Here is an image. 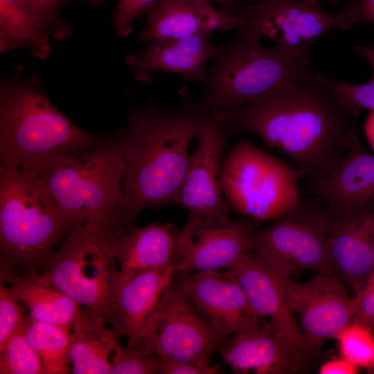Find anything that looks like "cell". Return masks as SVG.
I'll return each instance as SVG.
<instances>
[{
    "label": "cell",
    "instance_id": "obj_33",
    "mask_svg": "<svg viewBox=\"0 0 374 374\" xmlns=\"http://www.w3.org/2000/svg\"><path fill=\"white\" fill-rule=\"evenodd\" d=\"M163 0H118L112 17L114 32L119 37L128 36L134 22L148 15Z\"/></svg>",
    "mask_w": 374,
    "mask_h": 374
},
{
    "label": "cell",
    "instance_id": "obj_8",
    "mask_svg": "<svg viewBox=\"0 0 374 374\" xmlns=\"http://www.w3.org/2000/svg\"><path fill=\"white\" fill-rule=\"evenodd\" d=\"M300 177L295 168L241 139L222 164L220 182L231 210L256 221L274 222L301 199Z\"/></svg>",
    "mask_w": 374,
    "mask_h": 374
},
{
    "label": "cell",
    "instance_id": "obj_25",
    "mask_svg": "<svg viewBox=\"0 0 374 374\" xmlns=\"http://www.w3.org/2000/svg\"><path fill=\"white\" fill-rule=\"evenodd\" d=\"M0 282L33 319L72 329L80 307L43 274L24 276L0 272Z\"/></svg>",
    "mask_w": 374,
    "mask_h": 374
},
{
    "label": "cell",
    "instance_id": "obj_26",
    "mask_svg": "<svg viewBox=\"0 0 374 374\" xmlns=\"http://www.w3.org/2000/svg\"><path fill=\"white\" fill-rule=\"evenodd\" d=\"M27 48L39 60L51 53L49 36L26 0H0V53Z\"/></svg>",
    "mask_w": 374,
    "mask_h": 374
},
{
    "label": "cell",
    "instance_id": "obj_21",
    "mask_svg": "<svg viewBox=\"0 0 374 374\" xmlns=\"http://www.w3.org/2000/svg\"><path fill=\"white\" fill-rule=\"evenodd\" d=\"M212 33L175 40L154 41L136 54L127 55L126 66L139 82L148 83L152 75L170 72L190 82L203 84L206 64L218 55L221 45L212 42Z\"/></svg>",
    "mask_w": 374,
    "mask_h": 374
},
{
    "label": "cell",
    "instance_id": "obj_11",
    "mask_svg": "<svg viewBox=\"0 0 374 374\" xmlns=\"http://www.w3.org/2000/svg\"><path fill=\"white\" fill-rule=\"evenodd\" d=\"M223 340L173 283L136 347L166 360L211 365Z\"/></svg>",
    "mask_w": 374,
    "mask_h": 374
},
{
    "label": "cell",
    "instance_id": "obj_43",
    "mask_svg": "<svg viewBox=\"0 0 374 374\" xmlns=\"http://www.w3.org/2000/svg\"><path fill=\"white\" fill-rule=\"evenodd\" d=\"M107 0H88L89 4L92 6H99L104 3Z\"/></svg>",
    "mask_w": 374,
    "mask_h": 374
},
{
    "label": "cell",
    "instance_id": "obj_37",
    "mask_svg": "<svg viewBox=\"0 0 374 374\" xmlns=\"http://www.w3.org/2000/svg\"><path fill=\"white\" fill-rule=\"evenodd\" d=\"M220 367V364L201 365L163 359L161 374H216L219 373Z\"/></svg>",
    "mask_w": 374,
    "mask_h": 374
},
{
    "label": "cell",
    "instance_id": "obj_18",
    "mask_svg": "<svg viewBox=\"0 0 374 374\" xmlns=\"http://www.w3.org/2000/svg\"><path fill=\"white\" fill-rule=\"evenodd\" d=\"M233 271L253 312L281 338L304 351L310 349L292 311L278 276L251 250L228 268Z\"/></svg>",
    "mask_w": 374,
    "mask_h": 374
},
{
    "label": "cell",
    "instance_id": "obj_1",
    "mask_svg": "<svg viewBox=\"0 0 374 374\" xmlns=\"http://www.w3.org/2000/svg\"><path fill=\"white\" fill-rule=\"evenodd\" d=\"M217 114L229 134L249 133L280 150L310 184L361 144L354 116L318 79L314 68L250 103Z\"/></svg>",
    "mask_w": 374,
    "mask_h": 374
},
{
    "label": "cell",
    "instance_id": "obj_45",
    "mask_svg": "<svg viewBox=\"0 0 374 374\" xmlns=\"http://www.w3.org/2000/svg\"><path fill=\"white\" fill-rule=\"evenodd\" d=\"M371 206H373V208H374V204H373V205H372Z\"/></svg>",
    "mask_w": 374,
    "mask_h": 374
},
{
    "label": "cell",
    "instance_id": "obj_7",
    "mask_svg": "<svg viewBox=\"0 0 374 374\" xmlns=\"http://www.w3.org/2000/svg\"><path fill=\"white\" fill-rule=\"evenodd\" d=\"M133 226L119 222L82 224L64 238L40 274L80 307L108 323L112 292L120 272L116 241Z\"/></svg>",
    "mask_w": 374,
    "mask_h": 374
},
{
    "label": "cell",
    "instance_id": "obj_27",
    "mask_svg": "<svg viewBox=\"0 0 374 374\" xmlns=\"http://www.w3.org/2000/svg\"><path fill=\"white\" fill-rule=\"evenodd\" d=\"M71 329L36 321L27 315L24 332L28 341L39 355L44 374H67Z\"/></svg>",
    "mask_w": 374,
    "mask_h": 374
},
{
    "label": "cell",
    "instance_id": "obj_42",
    "mask_svg": "<svg viewBox=\"0 0 374 374\" xmlns=\"http://www.w3.org/2000/svg\"><path fill=\"white\" fill-rule=\"evenodd\" d=\"M265 1V0H250V3L251 2H254V1ZM317 1H324V2H326V3H328L330 4H332L333 6H339L340 4L342 3V1L343 0H316Z\"/></svg>",
    "mask_w": 374,
    "mask_h": 374
},
{
    "label": "cell",
    "instance_id": "obj_38",
    "mask_svg": "<svg viewBox=\"0 0 374 374\" xmlns=\"http://www.w3.org/2000/svg\"><path fill=\"white\" fill-rule=\"evenodd\" d=\"M356 366L343 357H335L321 365L320 374H355L358 373Z\"/></svg>",
    "mask_w": 374,
    "mask_h": 374
},
{
    "label": "cell",
    "instance_id": "obj_44",
    "mask_svg": "<svg viewBox=\"0 0 374 374\" xmlns=\"http://www.w3.org/2000/svg\"><path fill=\"white\" fill-rule=\"evenodd\" d=\"M372 327H374V320H373V324H372Z\"/></svg>",
    "mask_w": 374,
    "mask_h": 374
},
{
    "label": "cell",
    "instance_id": "obj_34",
    "mask_svg": "<svg viewBox=\"0 0 374 374\" xmlns=\"http://www.w3.org/2000/svg\"><path fill=\"white\" fill-rule=\"evenodd\" d=\"M9 293L6 286L0 282V347L24 323L25 308Z\"/></svg>",
    "mask_w": 374,
    "mask_h": 374
},
{
    "label": "cell",
    "instance_id": "obj_14",
    "mask_svg": "<svg viewBox=\"0 0 374 374\" xmlns=\"http://www.w3.org/2000/svg\"><path fill=\"white\" fill-rule=\"evenodd\" d=\"M229 133L217 114L202 124L198 145L190 154L179 204L190 215L208 218L229 217L231 208L223 196L221 159Z\"/></svg>",
    "mask_w": 374,
    "mask_h": 374
},
{
    "label": "cell",
    "instance_id": "obj_41",
    "mask_svg": "<svg viewBox=\"0 0 374 374\" xmlns=\"http://www.w3.org/2000/svg\"><path fill=\"white\" fill-rule=\"evenodd\" d=\"M364 132L371 147L374 150V111L370 112L365 121Z\"/></svg>",
    "mask_w": 374,
    "mask_h": 374
},
{
    "label": "cell",
    "instance_id": "obj_24",
    "mask_svg": "<svg viewBox=\"0 0 374 374\" xmlns=\"http://www.w3.org/2000/svg\"><path fill=\"white\" fill-rule=\"evenodd\" d=\"M100 316L81 307L71 330L69 357L75 374H109L122 337Z\"/></svg>",
    "mask_w": 374,
    "mask_h": 374
},
{
    "label": "cell",
    "instance_id": "obj_39",
    "mask_svg": "<svg viewBox=\"0 0 374 374\" xmlns=\"http://www.w3.org/2000/svg\"><path fill=\"white\" fill-rule=\"evenodd\" d=\"M353 50L369 63L373 71L372 78L374 79V46L371 44L364 45L359 44L354 46Z\"/></svg>",
    "mask_w": 374,
    "mask_h": 374
},
{
    "label": "cell",
    "instance_id": "obj_12",
    "mask_svg": "<svg viewBox=\"0 0 374 374\" xmlns=\"http://www.w3.org/2000/svg\"><path fill=\"white\" fill-rule=\"evenodd\" d=\"M278 278L305 341L314 352L334 339L357 312L359 295L350 296L330 270L320 271L306 282Z\"/></svg>",
    "mask_w": 374,
    "mask_h": 374
},
{
    "label": "cell",
    "instance_id": "obj_46",
    "mask_svg": "<svg viewBox=\"0 0 374 374\" xmlns=\"http://www.w3.org/2000/svg\"></svg>",
    "mask_w": 374,
    "mask_h": 374
},
{
    "label": "cell",
    "instance_id": "obj_16",
    "mask_svg": "<svg viewBox=\"0 0 374 374\" xmlns=\"http://www.w3.org/2000/svg\"><path fill=\"white\" fill-rule=\"evenodd\" d=\"M174 263L162 268L125 275L121 271L112 292L108 324L136 347L174 283Z\"/></svg>",
    "mask_w": 374,
    "mask_h": 374
},
{
    "label": "cell",
    "instance_id": "obj_15",
    "mask_svg": "<svg viewBox=\"0 0 374 374\" xmlns=\"http://www.w3.org/2000/svg\"><path fill=\"white\" fill-rule=\"evenodd\" d=\"M177 284L222 339L261 323L229 269L184 274Z\"/></svg>",
    "mask_w": 374,
    "mask_h": 374
},
{
    "label": "cell",
    "instance_id": "obj_9",
    "mask_svg": "<svg viewBox=\"0 0 374 374\" xmlns=\"http://www.w3.org/2000/svg\"><path fill=\"white\" fill-rule=\"evenodd\" d=\"M316 198L312 200L302 195L289 213L253 234L251 251L278 277H290L302 270H330L331 217Z\"/></svg>",
    "mask_w": 374,
    "mask_h": 374
},
{
    "label": "cell",
    "instance_id": "obj_5",
    "mask_svg": "<svg viewBox=\"0 0 374 374\" xmlns=\"http://www.w3.org/2000/svg\"><path fill=\"white\" fill-rule=\"evenodd\" d=\"M76 228L41 181L0 166V271L39 275L58 242Z\"/></svg>",
    "mask_w": 374,
    "mask_h": 374
},
{
    "label": "cell",
    "instance_id": "obj_20",
    "mask_svg": "<svg viewBox=\"0 0 374 374\" xmlns=\"http://www.w3.org/2000/svg\"><path fill=\"white\" fill-rule=\"evenodd\" d=\"M242 30L238 12L206 0H163L138 35L142 43L182 39L213 31Z\"/></svg>",
    "mask_w": 374,
    "mask_h": 374
},
{
    "label": "cell",
    "instance_id": "obj_10",
    "mask_svg": "<svg viewBox=\"0 0 374 374\" xmlns=\"http://www.w3.org/2000/svg\"><path fill=\"white\" fill-rule=\"evenodd\" d=\"M242 30L270 39L292 60L312 66V46L331 30H347L344 12H327L316 0H265L248 3L238 12Z\"/></svg>",
    "mask_w": 374,
    "mask_h": 374
},
{
    "label": "cell",
    "instance_id": "obj_4",
    "mask_svg": "<svg viewBox=\"0 0 374 374\" xmlns=\"http://www.w3.org/2000/svg\"><path fill=\"white\" fill-rule=\"evenodd\" d=\"M125 169L118 130L96 147L55 157L35 178L76 227L88 222H135L122 208Z\"/></svg>",
    "mask_w": 374,
    "mask_h": 374
},
{
    "label": "cell",
    "instance_id": "obj_22",
    "mask_svg": "<svg viewBox=\"0 0 374 374\" xmlns=\"http://www.w3.org/2000/svg\"><path fill=\"white\" fill-rule=\"evenodd\" d=\"M310 192L325 206L332 217L344 209L374 204V154L362 145L349 150L321 179L310 184Z\"/></svg>",
    "mask_w": 374,
    "mask_h": 374
},
{
    "label": "cell",
    "instance_id": "obj_2",
    "mask_svg": "<svg viewBox=\"0 0 374 374\" xmlns=\"http://www.w3.org/2000/svg\"><path fill=\"white\" fill-rule=\"evenodd\" d=\"M181 97V105L173 109L152 99L141 109L130 107L119 130L126 166L122 208L133 220L147 207L179 204L189 145L211 114L189 98L186 88Z\"/></svg>",
    "mask_w": 374,
    "mask_h": 374
},
{
    "label": "cell",
    "instance_id": "obj_13",
    "mask_svg": "<svg viewBox=\"0 0 374 374\" xmlns=\"http://www.w3.org/2000/svg\"><path fill=\"white\" fill-rule=\"evenodd\" d=\"M251 218H208L190 215L178 238L176 273L226 269L251 250Z\"/></svg>",
    "mask_w": 374,
    "mask_h": 374
},
{
    "label": "cell",
    "instance_id": "obj_23",
    "mask_svg": "<svg viewBox=\"0 0 374 374\" xmlns=\"http://www.w3.org/2000/svg\"><path fill=\"white\" fill-rule=\"evenodd\" d=\"M180 231L169 224L136 225L122 233L115 244L119 271L125 275L159 269L175 262Z\"/></svg>",
    "mask_w": 374,
    "mask_h": 374
},
{
    "label": "cell",
    "instance_id": "obj_40",
    "mask_svg": "<svg viewBox=\"0 0 374 374\" xmlns=\"http://www.w3.org/2000/svg\"><path fill=\"white\" fill-rule=\"evenodd\" d=\"M211 3L219 4L222 8L229 9L235 12H240L250 0H206Z\"/></svg>",
    "mask_w": 374,
    "mask_h": 374
},
{
    "label": "cell",
    "instance_id": "obj_19",
    "mask_svg": "<svg viewBox=\"0 0 374 374\" xmlns=\"http://www.w3.org/2000/svg\"><path fill=\"white\" fill-rule=\"evenodd\" d=\"M235 374H294L306 371L313 352L299 350L265 323L244 330L219 349Z\"/></svg>",
    "mask_w": 374,
    "mask_h": 374
},
{
    "label": "cell",
    "instance_id": "obj_36",
    "mask_svg": "<svg viewBox=\"0 0 374 374\" xmlns=\"http://www.w3.org/2000/svg\"><path fill=\"white\" fill-rule=\"evenodd\" d=\"M357 294L360 296V302L353 321L372 326L374 320V271L363 290Z\"/></svg>",
    "mask_w": 374,
    "mask_h": 374
},
{
    "label": "cell",
    "instance_id": "obj_17",
    "mask_svg": "<svg viewBox=\"0 0 374 374\" xmlns=\"http://www.w3.org/2000/svg\"><path fill=\"white\" fill-rule=\"evenodd\" d=\"M330 270L360 292L374 271V208L366 204L332 217L328 233Z\"/></svg>",
    "mask_w": 374,
    "mask_h": 374
},
{
    "label": "cell",
    "instance_id": "obj_31",
    "mask_svg": "<svg viewBox=\"0 0 374 374\" xmlns=\"http://www.w3.org/2000/svg\"><path fill=\"white\" fill-rule=\"evenodd\" d=\"M162 365L163 359L158 355L120 345L114 355L109 374H161Z\"/></svg>",
    "mask_w": 374,
    "mask_h": 374
},
{
    "label": "cell",
    "instance_id": "obj_6",
    "mask_svg": "<svg viewBox=\"0 0 374 374\" xmlns=\"http://www.w3.org/2000/svg\"><path fill=\"white\" fill-rule=\"evenodd\" d=\"M314 66H304L245 30L221 45L203 82L199 103L210 114L237 109L303 75Z\"/></svg>",
    "mask_w": 374,
    "mask_h": 374
},
{
    "label": "cell",
    "instance_id": "obj_35",
    "mask_svg": "<svg viewBox=\"0 0 374 374\" xmlns=\"http://www.w3.org/2000/svg\"><path fill=\"white\" fill-rule=\"evenodd\" d=\"M342 10L347 30L359 23L374 25V0H351Z\"/></svg>",
    "mask_w": 374,
    "mask_h": 374
},
{
    "label": "cell",
    "instance_id": "obj_29",
    "mask_svg": "<svg viewBox=\"0 0 374 374\" xmlns=\"http://www.w3.org/2000/svg\"><path fill=\"white\" fill-rule=\"evenodd\" d=\"M24 323L0 347L1 374H44L41 359L26 337Z\"/></svg>",
    "mask_w": 374,
    "mask_h": 374
},
{
    "label": "cell",
    "instance_id": "obj_30",
    "mask_svg": "<svg viewBox=\"0 0 374 374\" xmlns=\"http://www.w3.org/2000/svg\"><path fill=\"white\" fill-rule=\"evenodd\" d=\"M316 75L353 116L364 109L374 111L373 78L364 84H354L330 78L319 71H316Z\"/></svg>",
    "mask_w": 374,
    "mask_h": 374
},
{
    "label": "cell",
    "instance_id": "obj_32",
    "mask_svg": "<svg viewBox=\"0 0 374 374\" xmlns=\"http://www.w3.org/2000/svg\"><path fill=\"white\" fill-rule=\"evenodd\" d=\"M42 30L58 40L72 32L70 23L60 15L62 7L70 0H26Z\"/></svg>",
    "mask_w": 374,
    "mask_h": 374
},
{
    "label": "cell",
    "instance_id": "obj_28",
    "mask_svg": "<svg viewBox=\"0 0 374 374\" xmlns=\"http://www.w3.org/2000/svg\"><path fill=\"white\" fill-rule=\"evenodd\" d=\"M373 327L353 321L335 337L340 356L357 368L374 371V335Z\"/></svg>",
    "mask_w": 374,
    "mask_h": 374
},
{
    "label": "cell",
    "instance_id": "obj_3",
    "mask_svg": "<svg viewBox=\"0 0 374 374\" xmlns=\"http://www.w3.org/2000/svg\"><path fill=\"white\" fill-rule=\"evenodd\" d=\"M17 66L0 84L2 166L35 178L56 156L100 145L96 136L75 125L50 101L37 73L27 78Z\"/></svg>",
    "mask_w": 374,
    "mask_h": 374
}]
</instances>
